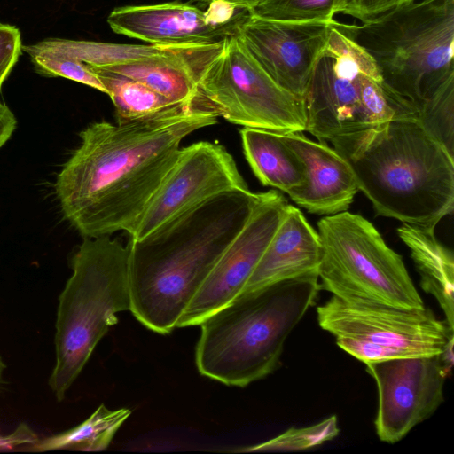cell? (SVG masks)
<instances>
[{
	"instance_id": "cell-1",
	"label": "cell",
	"mask_w": 454,
	"mask_h": 454,
	"mask_svg": "<svg viewBox=\"0 0 454 454\" xmlns=\"http://www.w3.org/2000/svg\"><path fill=\"white\" fill-rule=\"evenodd\" d=\"M196 101L155 118L90 123L57 176L55 192L64 217L84 237L129 235L174 165L183 139L217 122Z\"/></svg>"
},
{
	"instance_id": "cell-2",
	"label": "cell",
	"mask_w": 454,
	"mask_h": 454,
	"mask_svg": "<svg viewBox=\"0 0 454 454\" xmlns=\"http://www.w3.org/2000/svg\"><path fill=\"white\" fill-rule=\"evenodd\" d=\"M262 192L216 196L138 240L129 239L131 313L167 334L247 222Z\"/></svg>"
},
{
	"instance_id": "cell-26",
	"label": "cell",
	"mask_w": 454,
	"mask_h": 454,
	"mask_svg": "<svg viewBox=\"0 0 454 454\" xmlns=\"http://www.w3.org/2000/svg\"><path fill=\"white\" fill-rule=\"evenodd\" d=\"M340 433L335 415L309 427H292L263 442L236 450L235 452L300 451L318 447L333 440Z\"/></svg>"
},
{
	"instance_id": "cell-11",
	"label": "cell",
	"mask_w": 454,
	"mask_h": 454,
	"mask_svg": "<svg viewBox=\"0 0 454 454\" xmlns=\"http://www.w3.org/2000/svg\"><path fill=\"white\" fill-rule=\"evenodd\" d=\"M247 190L232 155L223 145L200 141L181 147L129 239H144L216 196Z\"/></svg>"
},
{
	"instance_id": "cell-18",
	"label": "cell",
	"mask_w": 454,
	"mask_h": 454,
	"mask_svg": "<svg viewBox=\"0 0 454 454\" xmlns=\"http://www.w3.org/2000/svg\"><path fill=\"white\" fill-rule=\"evenodd\" d=\"M321 241L302 212L287 205L284 215L244 291L309 273H318Z\"/></svg>"
},
{
	"instance_id": "cell-15",
	"label": "cell",
	"mask_w": 454,
	"mask_h": 454,
	"mask_svg": "<svg viewBox=\"0 0 454 454\" xmlns=\"http://www.w3.org/2000/svg\"><path fill=\"white\" fill-rule=\"evenodd\" d=\"M107 23L116 34L158 46L220 43L240 25H217L199 7L179 1L117 7Z\"/></svg>"
},
{
	"instance_id": "cell-33",
	"label": "cell",
	"mask_w": 454,
	"mask_h": 454,
	"mask_svg": "<svg viewBox=\"0 0 454 454\" xmlns=\"http://www.w3.org/2000/svg\"><path fill=\"white\" fill-rule=\"evenodd\" d=\"M5 369V364H4L1 356H0V383L2 381L3 372Z\"/></svg>"
},
{
	"instance_id": "cell-16",
	"label": "cell",
	"mask_w": 454,
	"mask_h": 454,
	"mask_svg": "<svg viewBox=\"0 0 454 454\" xmlns=\"http://www.w3.org/2000/svg\"><path fill=\"white\" fill-rule=\"evenodd\" d=\"M305 167V182L287 194L309 213L331 215L347 211L357 193L354 173L346 160L326 143L302 131L280 133Z\"/></svg>"
},
{
	"instance_id": "cell-12",
	"label": "cell",
	"mask_w": 454,
	"mask_h": 454,
	"mask_svg": "<svg viewBox=\"0 0 454 454\" xmlns=\"http://www.w3.org/2000/svg\"><path fill=\"white\" fill-rule=\"evenodd\" d=\"M365 364L378 387L377 435L382 442L395 443L443 402V386L453 364V352Z\"/></svg>"
},
{
	"instance_id": "cell-22",
	"label": "cell",
	"mask_w": 454,
	"mask_h": 454,
	"mask_svg": "<svg viewBox=\"0 0 454 454\" xmlns=\"http://www.w3.org/2000/svg\"><path fill=\"white\" fill-rule=\"evenodd\" d=\"M170 47L47 38L35 44L22 45L21 50L72 59L92 67H106L160 54Z\"/></svg>"
},
{
	"instance_id": "cell-8",
	"label": "cell",
	"mask_w": 454,
	"mask_h": 454,
	"mask_svg": "<svg viewBox=\"0 0 454 454\" xmlns=\"http://www.w3.org/2000/svg\"><path fill=\"white\" fill-rule=\"evenodd\" d=\"M317 314L320 327L334 336L336 344L364 364L442 354L453 344L454 329L426 307L352 303L332 295Z\"/></svg>"
},
{
	"instance_id": "cell-3",
	"label": "cell",
	"mask_w": 454,
	"mask_h": 454,
	"mask_svg": "<svg viewBox=\"0 0 454 454\" xmlns=\"http://www.w3.org/2000/svg\"><path fill=\"white\" fill-rule=\"evenodd\" d=\"M378 215L428 230L454 209V157L413 118L329 142Z\"/></svg>"
},
{
	"instance_id": "cell-9",
	"label": "cell",
	"mask_w": 454,
	"mask_h": 454,
	"mask_svg": "<svg viewBox=\"0 0 454 454\" xmlns=\"http://www.w3.org/2000/svg\"><path fill=\"white\" fill-rule=\"evenodd\" d=\"M198 93L218 116L244 128L306 131L302 99L270 78L238 34L223 40L199 80Z\"/></svg>"
},
{
	"instance_id": "cell-13",
	"label": "cell",
	"mask_w": 454,
	"mask_h": 454,
	"mask_svg": "<svg viewBox=\"0 0 454 454\" xmlns=\"http://www.w3.org/2000/svg\"><path fill=\"white\" fill-rule=\"evenodd\" d=\"M287 205L286 199L276 190L262 192L247 222L192 298L176 327L199 325L243 291Z\"/></svg>"
},
{
	"instance_id": "cell-30",
	"label": "cell",
	"mask_w": 454,
	"mask_h": 454,
	"mask_svg": "<svg viewBox=\"0 0 454 454\" xmlns=\"http://www.w3.org/2000/svg\"><path fill=\"white\" fill-rule=\"evenodd\" d=\"M21 35L12 25L0 22V89L21 53Z\"/></svg>"
},
{
	"instance_id": "cell-5",
	"label": "cell",
	"mask_w": 454,
	"mask_h": 454,
	"mask_svg": "<svg viewBox=\"0 0 454 454\" xmlns=\"http://www.w3.org/2000/svg\"><path fill=\"white\" fill-rule=\"evenodd\" d=\"M351 29L374 59L395 114L412 117L454 78V0L414 1Z\"/></svg>"
},
{
	"instance_id": "cell-17",
	"label": "cell",
	"mask_w": 454,
	"mask_h": 454,
	"mask_svg": "<svg viewBox=\"0 0 454 454\" xmlns=\"http://www.w3.org/2000/svg\"><path fill=\"white\" fill-rule=\"evenodd\" d=\"M222 43L172 46L160 54L97 67L138 81L175 104L192 106L199 80Z\"/></svg>"
},
{
	"instance_id": "cell-4",
	"label": "cell",
	"mask_w": 454,
	"mask_h": 454,
	"mask_svg": "<svg viewBox=\"0 0 454 454\" xmlns=\"http://www.w3.org/2000/svg\"><path fill=\"white\" fill-rule=\"evenodd\" d=\"M320 290L315 272L241 292L199 324L200 373L240 387L272 373L287 337Z\"/></svg>"
},
{
	"instance_id": "cell-6",
	"label": "cell",
	"mask_w": 454,
	"mask_h": 454,
	"mask_svg": "<svg viewBox=\"0 0 454 454\" xmlns=\"http://www.w3.org/2000/svg\"><path fill=\"white\" fill-rule=\"evenodd\" d=\"M129 250L109 236L84 238L74 253L72 275L59 297L55 364L49 386L58 401L79 376L116 314L131 309Z\"/></svg>"
},
{
	"instance_id": "cell-21",
	"label": "cell",
	"mask_w": 454,
	"mask_h": 454,
	"mask_svg": "<svg viewBox=\"0 0 454 454\" xmlns=\"http://www.w3.org/2000/svg\"><path fill=\"white\" fill-rule=\"evenodd\" d=\"M89 67L112 99L117 123L155 118L194 105L175 104L138 81L100 67Z\"/></svg>"
},
{
	"instance_id": "cell-27",
	"label": "cell",
	"mask_w": 454,
	"mask_h": 454,
	"mask_svg": "<svg viewBox=\"0 0 454 454\" xmlns=\"http://www.w3.org/2000/svg\"><path fill=\"white\" fill-rule=\"evenodd\" d=\"M31 58L36 72L51 77H64L88 85L106 94L98 75L82 62L50 54L26 51Z\"/></svg>"
},
{
	"instance_id": "cell-29",
	"label": "cell",
	"mask_w": 454,
	"mask_h": 454,
	"mask_svg": "<svg viewBox=\"0 0 454 454\" xmlns=\"http://www.w3.org/2000/svg\"><path fill=\"white\" fill-rule=\"evenodd\" d=\"M415 0H334V12L368 21L395 7Z\"/></svg>"
},
{
	"instance_id": "cell-10",
	"label": "cell",
	"mask_w": 454,
	"mask_h": 454,
	"mask_svg": "<svg viewBox=\"0 0 454 454\" xmlns=\"http://www.w3.org/2000/svg\"><path fill=\"white\" fill-rule=\"evenodd\" d=\"M302 102L306 131L326 144L395 116L381 83L350 58L325 49L312 71Z\"/></svg>"
},
{
	"instance_id": "cell-28",
	"label": "cell",
	"mask_w": 454,
	"mask_h": 454,
	"mask_svg": "<svg viewBox=\"0 0 454 454\" xmlns=\"http://www.w3.org/2000/svg\"><path fill=\"white\" fill-rule=\"evenodd\" d=\"M325 50L334 54L344 55L353 59L370 77L381 83L377 65L371 54L359 44L351 29V24L333 20L327 24Z\"/></svg>"
},
{
	"instance_id": "cell-31",
	"label": "cell",
	"mask_w": 454,
	"mask_h": 454,
	"mask_svg": "<svg viewBox=\"0 0 454 454\" xmlns=\"http://www.w3.org/2000/svg\"><path fill=\"white\" fill-rule=\"evenodd\" d=\"M16 118L10 108L0 102V147L9 139L16 128Z\"/></svg>"
},
{
	"instance_id": "cell-19",
	"label": "cell",
	"mask_w": 454,
	"mask_h": 454,
	"mask_svg": "<svg viewBox=\"0 0 454 454\" xmlns=\"http://www.w3.org/2000/svg\"><path fill=\"white\" fill-rule=\"evenodd\" d=\"M397 233L411 251L421 277V287L436 299L445 321L454 329V259L451 250L438 241L434 230L403 223Z\"/></svg>"
},
{
	"instance_id": "cell-24",
	"label": "cell",
	"mask_w": 454,
	"mask_h": 454,
	"mask_svg": "<svg viewBox=\"0 0 454 454\" xmlns=\"http://www.w3.org/2000/svg\"><path fill=\"white\" fill-rule=\"evenodd\" d=\"M249 16L285 22L330 23L334 0H252L245 5Z\"/></svg>"
},
{
	"instance_id": "cell-20",
	"label": "cell",
	"mask_w": 454,
	"mask_h": 454,
	"mask_svg": "<svg viewBox=\"0 0 454 454\" xmlns=\"http://www.w3.org/2000/svg\"><path fill=\"white\" fill-rule=\"evenodd\" d=\"M240 137L245 157L263 185L287 193L304 184L305 167L280 133L243 128Z\"/></svg>"
},
{
	"instance_id": "cell-25",
	"label": "cell",
	"mask_w": 454,
	"mask_h": 454,
	"mask_svg": "<svg viewBox=\"0 0 454 454\" xmlns=\"http://www.w3.org/2000/svg\"><path fill=\"white\" fill-rule=\"evenodd\" d=\"M411 118L454 157V78L421 104Z\"/></svg>"
},
{
	"instance_id": "cell-23",
	"label": "cell",
	"mask_w": 454,
	"mask_h": 454,
	"mask_svg": "<svg viewBox=\"0 0 454 454\" xmlns=\"http://www.w3.org/2000/svg\"><path fill=\"white\" fill-rule=\"evenodd\" d=\"M130 414L129 409L121 408L111 411L101 404L87 419L75 427L43 440H37L31 445L30 450H104Z\"/></svg>"
},
{
	"instance_id": "cell-7",
	"label": "cell",
	"mask_w": 454,
	"mask_h": 454,
	"mask_svg": "<svg viewBox=\"0 0 454 454\" xmlns=\"http://www.w3.org/2000/svg\"><path fill=\"white\" fill-rule=\"evenodd\" d=\"M321 290L352 303L422 309L423 301L403 258L364 217L347 211L317 223Z\"/></svg>"
},
{
	"instance_id": "cell-14",
	"label": "cell",
	"mask_w": 454,
	"mask_h": 454,
	"mask_svg": "<svg viewBox=\"0 0 454 454\" xmlns=\"http://www.w3.org/2000/svg\"><path fill=\"white\" fill-rule=\"evenodd\" d=\"M327 24L247 16L238 28L243 44L281 88L302 99L327 40Z\"/></svg>"
},
{
	"instance_id": "cell-32",
	"label": "cell",
	"mask_w": 454,
	"mask_h": 454,
	"mask_svg": "<svg viewBox=\"0 0 454 454\" xmlns=\"http://www.w3.org/2000/svg\"><path fill=\"white\" fill-rule=\"evenodd\" d=\"M192 1L207 4L208 3H210L213 0H192ZM223 1L233 3V4H239V6H242L245 8V5L252 0H223Z\"/></svg>"
}]
</instances>
